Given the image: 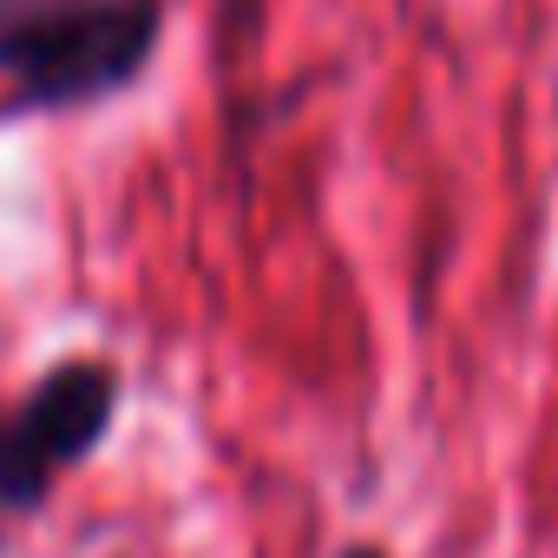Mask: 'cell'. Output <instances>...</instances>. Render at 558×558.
I'll return each instance as SVG.
<instances>
[{
	"label": "cell",
	"mask_w": 558,
	"mask_h": 558,
	"mask_svg": "<svg viewBox=\"0 0 558 558\" xmlns=\"http://www.w3.org/2000/svg\"><path fill=\"white\" fill-rule=\"evenodd\" d=\"M165 34V0H0V80L34 112L125 93Z\"/></svg>",
	"instance_id": "6da1fadb"
},
{
	"label": "cell",
	"mask_w": 558,
	"mask_h": 558,
	"mask_svg": "<svg viewBox=\"0 0 558 558\" xmlns=\"http://www.w3.org/2000/svg\"><path fill=\"white\" fill-rule=\"evenodd\" d=\"M119 414L112 362H60L14 414H0V506L34 512L66 466H80Z\"/></svg>",
	"instance_id": "7a4b0ae2"
},
{
	"label": "cell",
	"mask_w": 558,
	"mask_h": 558,
	"mask_svg": "<svg viewBox=\"0 0 558 558\" xmlns=\"http://www.w3.org/2000/svg\"><path fill=\"white\" fill-rule=\"evenodd\" d=\"M336 558H388V551H381V545H342Z\"/></svg>",
	"instance_id": "3957f363"
}]
</instances>
